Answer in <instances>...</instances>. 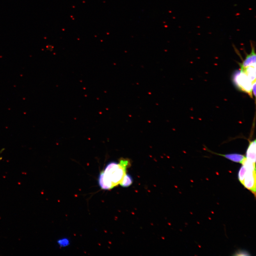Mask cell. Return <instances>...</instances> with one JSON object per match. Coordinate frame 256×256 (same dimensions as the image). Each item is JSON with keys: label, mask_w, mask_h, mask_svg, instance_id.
Masks as SVG:
<instances>
[{"label": "cell", "mask_w": 256, "mask_h": 256, "mask_svg": "<svg viewBox=\"0 0 256 256\" xmlns=\"http://www.w3.org/2000/svg\"><path fill=\"white\" fill-rule=\"evenodd\" d=\"M234 255L237 256H247L250 255V254L247 251L244 250H239L235 253Z\"/></svg>", "instance_id": "9"}, {"label": "cell", "mask_w": 256, "mask_h": 256, "mask_svg": "<svg viewBox=\"0 0 256 256\" xmlns=\"http://www.w3.org/2000/svg\"><path fill=\"white\" fill-rule=\"evenodd\" d=\"M252 93L254 95V97H256V82L254 83L252 86Z\"/></svg>", "instance_id": "11"}, {"label": "cell", "mask_w": 256, "mask_h": 256, "mask_svg": "<svg viewBox=\"0 0 256 256\" xmlns=\"http://www.w3.org/2000/svg\"><path fill=\"white\" fill-rule=\"evenodd\" d=\"M234 81L240 90L248 93L251 98H252V86L256 82H253L241 70L235 73L234 76Z\"/></svg>", "instance_id": "2"}, {"label": "cell", "mask_w": 256, "mask_h": 256, "mask_svg": "<svg viewBox=\"0 0 256 256\" xmlns=\"http://www.w3.org/2000/svg\"><path fill=\"white\" fill-rule=\"evenodd\" d=\"M129 163L128 160L122 159L118 163L113 162L107 164L100 174L98 182L100 188L109 190L120 184L126 174Z\"/></svg>", "instance_id": "1"}, {"label": "cell", "mask_w": 256, "mask_h": 256, "mask_svg": "<svg viewBox=\"0 0 256 256\" xmlns=\"http://www.w3.org/2000/svg\"><path fill=\"white\" fill-rule=\"evenodd\" d=\"M246 171V169L242 165L240 169L238 174V179L239 182L241 184L243 181Z\"/></svg>", "instance_id": "8"}, {"label": "cell", "mask_w": 256, "mask_h": 256, "mask_svg": "<svg viewBox=\"0 0 256 256\" xmlns=\"http://www.w3.org/2000/svg\"><path fill=\"white\" fill-rule=\"evenodd\" d=\"M59 245L62 246H64L68 245L69 244V241L67 239H63L59 240L58 242Z\"/></svg>", "instance_id": "10"}, {"label": "cell", "mask_w": 256, "mask_h": 256, "mask_svg": "<svg viewBox=\"0 0 256 256\" xmlns=\"http://www.w3.org/2000/svg\"><path fill=\"white\" fill-rule=\"evenodd\" d=\"M248 161L256 163V140L251 141L246 152V157Z\"/></svg>", "instance_id": "5"}, {"label": "cell", "mask_w": 256, "mask_h": 256, "mask_svg": "<svg viewBox=\"0 0 256 256\" xmlns=\"http://www.w3.org/2000/svg\"><path fill=\"white\" fill-rule=\"evenodd\" d=\"M2 159V157H0V161H1Z\"/></svg>", "instance_id": "13"}, {"label": "cell", "mask_w": 256, "mask_h": 256, "mask_svg": "<svg viewBox=\"0 0 256 256\" xmlns=\"http://www.w3.org/2000/svg\"><path fill=\"white\" fill-rule=\"evenodd\" d=\"M256 170H247L245 177L242 184L246 188L251 191L256 196Z\"/></svg>", "instance_id": "3"}, {"label": "cell", "mask_w": 256, "mask_h": 256, "mask_svg": "<svg viewBox=\"0 0 256 256\" xmlns=\"http://www.w3.org/2000/svg\"><path fill=\"white\" fill-rule=\"evenodd\" d=\"M251 51L250 54L247 55L243 62L241 64V68H246L249 66L256 67V54L254 45L251 43Z\"/></svg>", "instance_id": "4"}, {"label": "cell", "mask_w": 256, "mask_h": 256, "mask_svg": "<svg viewBox=\"0 0 256 256\" xmlns=\"http://www.w3.org/2000/svg\"><path fill=\"white\" fill-rule=\"evenodd\" d=\"M221 156L230 160L231 161L241 163L242 162L245 157L243 155L238 154H220Z\"/></svg>", "instance_id": "6"}, {"label": "cell", "mask_w": 256, "mask_h": 256, "mask_svg": "<svg viewBox=\"0 0 256 256\" xmlns=\"http://www.w3.org/2000/svg\"><path fill=\"white\" fill-rule=\"evenodd\" d=\"M132 182L133 179L131 176L128 174H126L120 185L123 187H127L131 186Z\"/></svg>", "instance_id": "7"}, {"label": "cell", "mask_w": 256, "mask_h": 256, "mask_svg": "<svg viewBox=\"0 0 256 256\" xmlns=\"http://www.w3.org/2000/svg\"><path fill=\"white\" fill-rule=\"evenodd\" d=\"M5 150V149L4 148H2V149L0 150V154H2V153H3Z\"/></svg>", "instance_id": "12"}]
</instances>
